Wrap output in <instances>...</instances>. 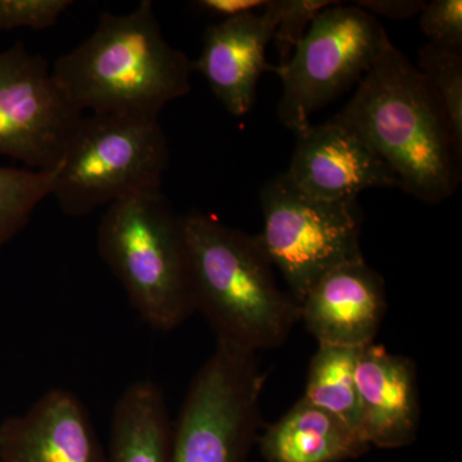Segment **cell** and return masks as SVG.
Here are the masks:
<instances>
[{"label":"cell","instance_id":"23","mask_svg":"<svg viewBox=\"0 0 462 462\" xmlns=\"http://www.w3.org/2000/svg\"><path fill=\"white\" fill-rule=\"evenodd\" d=\"M355 5L375 18L409 20V18L419 16L427 2L424 0H358Z\"/></svg>","mask_w":462,"mask_h":462},{"label":"cell","instance_id":"24","mask_svg":"<svg viewBox=\"0 0 462 462\" xmlns=\"http://www.w3.org/2000/svg\"><path fill=\"white\" fill-rule=\"evenodd\" d=\"M267 0H199L193 5L207 16L226 21L263 12Z\"/></svg>","mask_w":462,"mask_h":462},{"label":"cell","instance_id":"1","mask_svg":"<svg viewBox=\"0 0 462 462\" xmlns=\"http://www.w3.org/2000/svg\"><path fill=\"white\" fill-rule=\"evenodd\" d=\"M333 120L366 143L413 199L439 205L458 189L462 151L442 106L391 41Z\"/></svg>","mask_w":462,"mask_h":462},{"label":"cell","instance_id":"12","mask_svg":"<svg viewBox=\"0 0 462 462\" xmlns=\"http://www.w3.org/2000/svg\"><path fill=\"white\" fill-rule=\"evenodd\" d=\"M0 462H106V454L80 398L53 388L0 424Z\"/></svg>","mask_w":462,"mask_h":462},{"label":"cell","instance_id":"22","mask_svg":"<svg viewBox=\"0 0 462 462\" xmlns=\"http://www.w3.org/2000/svg\"><path fill=\"white\" fill-rule=\"evenodd\" d=\"M420 29L430 44L442 50L462 51L461 0H433L422 8Z\"/></svg>","mask_w":462,"mask_h":462},{"label":"cell","instance_id":"13","mask_svg":"<svg viewBox=\"0 0 462 462\" xmlns=\"http://www.w3.org/2000/svg\"><path fill=\"white\" fill-rule=\"evenodd\" d=\"M273 32L275 18L266 3L263 12L220 21L203 33L202 51L191 69L203 75L216 98L234 117L251 111L261 76L273 72L266 60Z\"/></svg>","mask_w":462,"mask_h":462},{"label":"cell","instance_id":"11","mask_svg":"<svg viewBox=\"0 0 462 462\" xmlns=\"http://www.w3.org/2000/svg\"><path fill=\"white\" fill-rule=\"evenodd\" d=\"M387 311L384 279L366 261L342 264L322 276L300 302L302 321L319 345H372Z\"/></svg>","mask_w":462,"mask_h":462},{"label":"cell","instance_id":"5","mask_svg":"<svg viewBox=\"0 0 462 462\" xmlns=\"http://www.w3.org/2000/svg\"><path fill=\"white\" fill-rule=\"evenodd\" d=\"M169 162V142L158 118L83 116L58 165L51 196L63 214L81 217L161 190Z\"/></svg>","mask_w":462,"mask_h":462},{"label":"cell","instance_id":"7","mask_svg":"<svg viewBox=\"0 0 462 462\" xmlns=\"http://www.w3.org/2000/svg\"><path fill=\"white\" fill-rule=\"evenodd\" d=\"M389 41L378 18L356 5L324 9L287 62L273 66L282 88L281 123L294 134L307 129L315 112L360 83Z\"/></svg>","mask_w":462,"mask_h":462},{"label":"cell","instance_id":"17","mask_svg":"<svg viewBox=\"0 0 462 462\" xmlns=\"http://www.w3.org/2000/svg\"><path fill=\"white\" fill-rule=\"evenodd\" d=\"M360 349L319 345L310 364L302 398L346 422L363 437L355 380Z\"/></svg>","mask_w":462,"mask_h":462},{"label":"cell","instance_id":"15","mask_svg":"<svg viewBox=\"0 0 462 462\" xmlns=\"http://www.w3.org/2000/svg\"><path fill=\"white\" fill-rule=\"evenodd\" d=\"M260 448L267 462H343L370 446L346 422L300 398L264 430Z\"/></svg>","mask_w":462,"mask_h":462},{"label":"cell","instance_id":"21","mask_svg":"<svg viewBox=\"0 0 462 462\" xmlns=\"http://www.w3.org/2000/svg\"><path fill=\"white\" fill-rule=\"evenodd\" d=\"M72 5V0H0V30L50 29Z\"/></svg>","mask_w":462,"mask_h":462},{"label":"cell","instance_id":"6","mask_svg":"<svg viewBox=\"0 0 462 462\" xmlns=\"http://www.w3.org/2000/svg\"><path fill=\"white\" fill-rule=\"evenodd\" d=\"M260 200L263 229L258 242L298 305L331 270L364 260L363 214L357 200L316 199L297 188L285 172L264 182Z\"/></svg>","mask_w":462,"mask_h":462},{"label":"cell","instance_id":"14","mask_svg":"<svg viewBox=\"0 0 462 462\" xmlns=\"http://www.w3.org/2000/svg\"><path fill=\"white\" fill-rule=\"evenodd\" d=\"M355 380L360 430L367 445L379 448L410 445L420 422L415 364L372 343L358 352Z\"/></svg>","mask_w":462,"mask_h":462},{"label":"cell","instance_id":"19","mask_svg":"<svg viewBox=\"0 0 462 462\" xmlns=\"http://www.w3.org/2000/svg\"><path fill=\"white\" fill-rule=\"evenodd\" d=\"M445 112L456 144L462 151V51L422 45L419 65Z\"/></svg>","mask_w":462,"mask_h":462},{"label":"cell","instance_id":"18","mask_svg":"<svg viewBox=\"0 0 462 462\" xmlns=\"http://www.w3.org/2000/svg\"><path fill=\"white\" fill-rule=\"evenodd\" d=\"M58 166L51 171L0 166V249L29 223L36 207L53 193Z\"/></svg>","mask_w":462,"mask_h":462},{"label":"cell","instance_id":"3","mask_svg":"<svg viewBox=\"0 0 462 462\" xmlns=\"http://www.w3.org/2000/svg\"><path fill=\"white\" fill-rule=\"evenodd\" d=\"M194 312L211 325L218 345L257 354L281 346L300 321V305L276 282L257 236L214 215H181Z\"/></svg>","mask_w":462,"mask_h":462},{"label":"cell","instance_id":"10","mask_svg":"<svg viewBox=\"0 0 462 462\" xmlns=\"http://www.w3.org/2000/svg\"><path fill=\"white\" fill-rule=\"evenodd\" d=\"M296 148L285 175L310 196L354 202L372 188H398L394 173L366 143L330 118L296 134Z\"/></svg>","mask_w":462,"mask_h":462},{"label":"cell","instance_id":"2","mask_svg":"<svg viewBox=\"0 0 462 462\" xmlns=\"http://www.w3.org/2000/svg\"><path fill=\"white\" fill-rule=\"evenodd\" d=\"M190 60L170 45L143 0L127 14L103 12L89 38L58 58L51 74L79 111L158 118L191 90Z\"/></svg>","mask_w":462,"mask_h":462},{"label":"cell","instance_id":"8","mask_svg":"<svg viewBox=\"0 0 462 462\" xmlns=\"http://www.w3.org/2000/svg\"><path fill=\"white\" fill-rule=\"evenodd\" d=\"M256 354L216 346L172 424L170 462H243L260 425Z\"/></svg>","mask_w":462,"mask_h":462},{"label":"cell","instance_id":"9","mask_svg":"<svg viewBox=\"0 0 462 462\" xmlns=\"http://www.w3.org/2000/svg\"><path fill=\"white\" fill-rule=\"evenodd\" d=\"M83 116L58 87L45 58L30 53L23 42L0 51V156L51 171Z\"/></svg>","mask_w":462,"mask_h":462},{"label":"cell","instance_id":"4","mask_svg":"<svg viewBox=\"0 0 462 462\" xmlns=\"http://www.w3.org/2000/svg\"><path fill=\"white\" fill-rule=\"evenodd\" d=\"M97 247L133 309L152 329H176L194 314L181 216L162 190L109 205L99 224Z\"/></svg>","mask_w":462,"mask_h":462},{"label":"cell","instance_id":"16","mask_svg":"<svg viewBox=\"0 0 462 462\" xmlns=\"http://www.w3.org/2000/svg\"><path fill=\"white\" fill-rule=\"evenodd\" d=\"M171 440L162 391L152 380L134 382L115 404L106 462H170Z\"/></svg>","mask_w":462,"mask_h":462},{"label":"cell","instance_id":"20","mask_svg":"<svg viewBox=\"0 0 462 462\" xmlns=\"http://www.w3.org/2000/svg\"><path fill=\"white\" fill-rule=\"evenodd\" d=\"M336 3L333 0H267V8L275 18L273 42L281 56V65L291 58L315 18Z\"/></svg>","mask_w":462,"mask_h":462}]
</instances>
